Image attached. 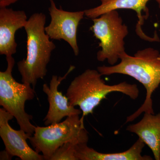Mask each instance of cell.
I'll use <instances>...</instances> for the list:
<instances>
[{"instance_id": "obj_7", "label": "cell", "mask_w": 160, "mask_h": 160, "mask_svg": "<svg viewBox=\"0 0 160 160\" xmlns=\"http://www.w3.org/2000/svg\"><path fill=\"white\" fill-rule=\"evenodd\" d=\"M49 8L51 22L45 27V31L50 39L62 40L67 42L75 55L78 56L79 49L77 42L78 26L85 16V10L77 12L65 11L58 9L53 0H50Z\"/></svg>"}, {"instance_id": "obj_5", "label": "cell", "mask_w": 160, "mask_h": 160, "mask_svg": "<svg viewBox=\"0 0 160 160\" xmlns=\"http://www.w3.org/2000/svg\"><path fill=\"white\" fill-rule=\"evenodd\" d=\"M7 67L6 71L0 72V105L15 118L20 127L27 133L32 135L35 127L31 124V115L26 112L25 103L35 97L31 85L20 83L12 75L15 60L12 56L6 57Z\"/></svg>"}, {"instance_id": "obj_14", "label": "cell", "mask_w": 160, "mask_h": 160, "mask_svg": "<svg viewBox=\"0 0 160 160\" xmlns=\"http://www.w3.org/2000/svg\"><path fill=\"white\" fill-rule=\"evenodd\" d=\"M72 142L65 143L57 149L50 160H77L76 156V146Z\"/></svg>"}, {"instance_id": "obj_10", "label": "cell", "mask_w": 160, "mask_h": 160, "mask_svg": "<svg viewBox=\"0 0 160 160\" xmlns=\"http://www.w3.org/2000/svg\"><path fill=\"white\" fill-rule=\"evenodd\" d=\"M28 19L23 10L0 7V54L7 57L16 53L15 34L18 29L24 28Z\"/></svg>"}, {"instance_id": "obj_17", "label": "cell", "mask_w": 160, "mask_h": 160, "mask_svg": "<svg viewBox=\"0 0 160 160\" xmlns=\"http://www.w3.org/2000/svg\"><path fill=\"white\" fill-rule=\"evenodd\" d=\"M156 2L158 3V5L159 8L160 9V0H155Z\"/></svg>"}, {"instance_id": "obj_13", "label": "cell", "mask_w": 160, "mask_h": 160, "mask_svg": "<svg viewBox=\"0 0 160 160\" xmlns=\"http://www.w3.org/2000/svg\"><path fill=\"white\" fill-rule=\"evenodd\" d=\"M150 0H109L102 3L97 7L85 10V16L89 18H95L102 14L112 10L119 9H129L136 12L139 19L137 29L143 24V12L149 16V10L146 5ZM137 30V31H138Z\"/></svg>"}, {"instance_id": "obj_1", "label": "cell", "mask_w": 160, "mask_h": 160, "mask_svg": "<svg viewBox=\"0 0 160 160\" xmlns=\"http://www.w3.org/2000/svg\"><path fill=\"white\" fill-rule=\"evenodd\" d=\"M121 62L117 65L98 67L102 75L119 73L129 76L137 80L146 89V99L141 107L127 118L126 122L134 121L142 112L154 114L152 95L160 84V52L149 47L138 50L134 56L126 52L120 57Z\"/></svg>"}, {"instance_id": "obj_15", "label": "cell", "mask_w": 160, "mask_h": 160, "mask_svg": "<svg viewBox=\"0 0 160 160\" xmlns=\"http://www.w3.org/2000/svg\"><path fill=\"white\" fill-rule=\"evenodd\" d=\"M19 0H0V7H7Z\"/></svg>"}, {"instance_id": "obj_9", "label": "cell", "mask_w": 160, "mask_h": 160, "mask_svg": "<svg viewBox=\"0 0 160 160\" xmlns=\"http://www.w3.org/2000/svg\"><path fill=\"white\" fill-rule=\"evenodd\" d=\"M75 68L71 66L66 74L63 77L53 75L52 77L49 86L46 84L43 86V91L47 96L49 103V109L44 124L46 126L60 123L63 118L82 113L81 109H76L74 106L69 105V100L66 96L58 90L61 82Z\"/></svg>"}, {"instance_id": "obj_2", "label": "cell", "mask_w": 160, "mask_h": 160, "mask_svg": "<svg viewBox=\"0 0 160 160\" xmlns=\"http://www.w3.org/2000/svg\"><path fill=\"white\" fill-rule=\"evenodd\" d=\"M46 16L35 13L27 20L24 29L27 35V56L18 63L23 83L33 88L38 80L44 78L51 53L56 48L54 43L45 31Z\"/></svg>"}, {"instance_id": "obj_6", "label": "cell", "mask_w": 160, "mask_h": 160, "mask_svg": "<svg viewBox=\"0 0 160 160\" xmlns=\"http://www.w3.org/2000/svg\"><path fill=\"white\" fill-rule=\"evenodd\" d=\"M92 20L93 24L90 29L100 41L101 49L98 52L97 59L101 62L107 60L110 66H113L126 52L124 39L129 33L128 27L117 10Z\"/></svg>"}, {"instance_id": "obj_11", "label": "cell", "mask_w": 160, "mask_h": 160, "mask_svg": "<svg viewBox=\"0 0 160 160\" xmlns=\"http://www.w3.org/2000/svg\"><path fill=\"white\" fill-rule=\"evenodd\" d=\"M126 130L137 135L151 149L155 160H160V112H145L140 122L129 125Z\"/></svg>"}, {"instance_id": "obj_8", "label": "cell", "mask_w": 160, "mask_h": 160, "mask_svg": "<svg viewBox=\"0 0 160 160\" xmlns=\"http://www.w3.org/2000/svg\"><path fill=\"white\" fill-rule=\"evenodd\" d=\"M14 118L4 108L0 109V136L6 147V150L13 156L22 160H42L44 156L29 147L27 140L32 135L22 129H12L9 121Z\"/></svg>"}, {"instance_id": "obj_18", "label": "cell", "mask_w": 160, "mask_h": 160, "mask_svg": "<svg viewBox=\"0 0 160 160\" xmlns=\"http://www.w3.org/2000/svg\"><path fill=\"white\" fill-rule=\"evenodd\" d=\"M101 1V2L102 3L106 2H107V1H109V0H100Z\"/></svg>"}, {"instance_id": "obj_16", "label": "cell", "mask_w": 160, "mask_h": 160, "mask_svg": "<svg viewBox=\"0 0 160 160\" xmlns=\"http://www.w3.org/2000/svg\"><path fill=\"white\" fill-rule=\"evenodd\" d=\"M12 156L6 149L4 151L1 152L0 160H11Z\"/></svg>"}, {"instance_id": "obj_4", "label": "cell", "mask_w": 160, "mask_h": 160, "mask_svg": "<svg viewBox=\"0 0 160 160\" xmlns=\"http://www.w3.org/2000/svg\"><path fill=\"white\" fill-rule=\"evenodd\" d=\"M38 153L42 152L44 159L50 160L57 149L65 143H88L89 136L79 115L67 117L62 122L46 127H35L33 136L29 139Z\"/></svg>"}, {"instance_id": "obj_3", "label": "cell", "mask_w": 160, "mask_h": 160, "mask_svg": "<svg viewBox=\"0 0 160 160\" xmlns=\"http://www.w3.org/2000/svg\"><path fill=\"white\" fill-rule=\"evenodd\" d=\"M98 70L88 69L76 77L70 83L66 96L72 106H78L82 112L81 119L99 105L109 93L120 92L132 99L138 97L139 91L137 85L122 82L113 85H107L102 79Z\"/></svg>"}, {"instance_id": "obj_12", "label": "cell", "mask_w": 160, "mask_h": 160, "mask_svg": "<svg viewBox=\"0 0 160 160\" xmlns=\"http://www.w3.org/2000/svg\"><path fill=\"white\" fill-rule=\"evenodd\" d=\"M145 144L140 138L126 151L117 153H104L98 152L87 146V143L76 146L77 160H152L148 155H142Z\"/></svg>"}]
</instances>
